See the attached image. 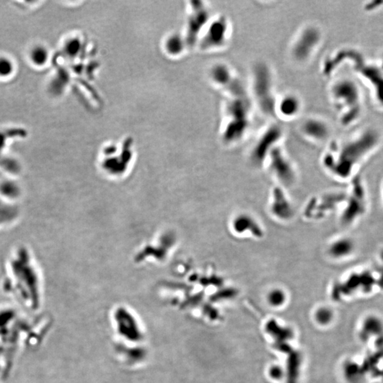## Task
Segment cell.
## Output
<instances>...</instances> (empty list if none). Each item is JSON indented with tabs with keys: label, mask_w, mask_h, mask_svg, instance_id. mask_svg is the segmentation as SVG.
<instances>
[{
	"label": "cell",
	"mask_w": 383,
	"mask_h": 383,
	"mask_svg": "<svg viewBox=\"0 0 383 383\" xmlns=\"http://www.w3.org/2000/svg\"><path fill=\"white\" fill-rule=\"evenodd\" d=\"M349 68L375 108L383 113V70L377 62L373 61L364 53L351 46H343L329 55L322 65V73L329 78L341 68Z\"/></svg>",
	"instance_id": "cell-1"
},
{
	"label": "cell",
	"mask_w": 383,
	"mask_h": 383,
	"mask_svg": "<svg viewBox=\"0 0 383 383\" xmlns=\"http://www.w3.org/2000/svg\"><path fill=\"white\" fill-rule=\"evenodd\" d=\"M329 80L327 96L338 121L346 128L355 126L365 114L364 88L352 75L336 73Z\"/></svg>",
	"instance_id": "cell-2"
},
{
	"label": "cell",
	"mask_w": 383,
	"mask_h": 383,
	"mask_svg": "<svg viewBox=\"0 0 383 383\" xmlns=\"http://www.w3.org/2000/svg\"><path fill=\"white\" fill-rule=\"evenodd\" d=\"M220 133L226 144L239 143L252 127L253 106L249 96L225 98Z\"/></svg>",
	"instance_id": "cell-3"
},
{
	"label": "cell",
	"mask_w": 383,
	"mask_h": 383,
	"mask_svg": "<svg viewBox=\"0 0 383 383\" xmlns=\"http://www.w3.org/2000/svg\"><path fill=\"white\" fill-rule=\"evenodd\" d=\"M249 98L264 116L275 119L276 93L275 75L265 62H257L253 66L248 90Z\"/></svg>",
	"instance_id": "cell-4"
},
{
	"label": "cell",
	"mask_w": 383,
	"mask_h": 383,
	"mask_svg": "<svg viewBox=\"0 0 383 383\" xmlns=\"http://www.w3.org/2000/svg\"><path fill=\"white\" fill-rule=\"evenodd\" d=\"M324 38V32L319 25L305 23L291 40L288 48L290 59L299 66L308 64L320 50Z\"/></svg>",
	"instance_id": "cell-5"
},
{
	"label": "cell",
	"mask_w": 383,
	"mask_h": 383,
	"mask_svg": "<svg viewBox=\"0 0 383 383\" xmlns=\"http://www.w3.org/2000/svg\"><path fill=\"white\" fill-rule=\"evenodd\" d=\"M233 26L228 16L215 15L205 26L197 39L196 47L203 53H217L225 51L232 41Z\"/></svg>",
	"instance_id": "cell-6"
},
{
	"label": "cell",
	"mask_w": 383,
	"mask_h": 383,
	"mask_svg": "<svg viewBox=\"0 0 383 383\" xmlns=\"http://www.w3.org/2000/svg\"><path fill=\"white\" fill-rule=\"evenodd\" d=\"M207 78L211 85L225 98L249 96L248 89L244 86L237 72L226 62L213 63L208 69Z\"/></svg>",
	"instance_id": "cell-7"
},
{
	"label": "cell",
	"mask_w": 383,
	"mask_h": 383,
	"mask_svg": "<svg viewBox=\"0 0 383 383\" xmlns=\"http://www.w3.org/2000/svg\"><path fill=\"white\" fill-rule=\"evenodd\" d=\"M210 6L205 1H192L187 10L185 35L190 48L195 47L197 39L212 19Z\"/></svg>",
	"instance_id": "cell-8"
},
{
	"label": "cell",
	"mask_w": 383,
	"mask_h": 383,
	"mask_svg": "<svg viewBox=\"0 0 383 383\" xmlns=\"http://www.w3.org/2000/svg\"><path fill=\"white\" fill-rule=\"evenodd\" d=\"M283 131L278 125L275 123L267 125L262 128L256 143L253 150V160L257 163H261L268 156L272 150L277 146V143L282 139Z\"/></svg>",
	"instance_id": "cell-9"
},
{
	"label": "cell",
	"mask_w": 383,
	"mask_h": 383,
	"mask_svg": "<svg viewBox=\"0 0 383 383\" xmlns=\"http://www.w3.org/2000/svg\"><path fill=\"white\" fill-rule=\"evenodd\" d=\"M298 131L299 134L309 141L322 143L329 138L332 128L329 122L322 117L311 116L300 122Z\"/></svg>",
	"instance_id": "cell-10"
},
{
	"label": "cell",
	"mask_w": 383,
	"mask_h": 383,
	"mask_svg": "<svg viewBox=\"0 0 383 383\" xmlns=\"http://www.w3.org/2000/svg\"><path fill=\"white\" fill-rule=\"evenodd\" d=\"M303 109L302 99L297 94L287 92L278 95L275 105V119L292 121L299 117Z\"/></svg>",
	"instance_id": "cell-11"
},
{
	"label": "cell",
	"mask_w": 383,
	"mask_h": 383,
	"mask_svg": "<svg viewBox=\"0 0 383 383\" xmlns=\"http://www.w3.org/2000/svg\"><path fill=\"white\" fill-rule=\"evenodd\" d=\"M162 50L166 56L171 58H180L190 48L185 35L182 33H169L161 43Z\"/></svg>",
	"instance_id": "cell-12"
},
{
	"label": "cell",
	"mask_w": 383,
	"mask_h": 383,
	"mask_svg": "<svg viewBox=\"0 0 383 383\" xmlns=\"http://www.w3.org/2000/svg\"><path fill=\"white\" fill-rule=\"evenodd\" d=\"M27 61L36 69H43L52 61L51 50L43 43H36L28 48Z\"/></svg>",
	"instance_id": "cell-13"
},
{
	"label": "cell",
	"mask_w": 383,
	"mask_h": 383,
	"mask_svg": "<svg viewBox=\"0 0 383 383\" xmlns=\"http://www.w3.org/2000/svg\"><path fill=\"white\" fill-rule=\"evenodd\" d=\"M267 157L270 158L271 167L277 175L283 180H290L293 175L292 167L280 147H275Z\"/></svg>",
	"instance_id": "cell-14"
},
{
	"label": "cell",
	"mask_w": 383,
	"mask_h": 383,
	"mask_svg": "<svg viewBox=\"0 0 383 383\" xmlns=\"http://www.w3.org/2000/svg\"><path fill=\"white\" fill-rule=\"evenodd\" d=\"M83 43L79 36H70L65 38L61 46L63 58L67 60H74L80 53Z\"/></svg>",
	"instance_id": "cell-15"
},
{
	"label": "cell",
	"mask_w": 383,
	"mask_h": 383,
	"mask_svg": "<svg viewBox=\"0 0 383 383\" xmlns=\"http://www.w3.org/2000/svg\"><path fill=\"white\" fill-rule=\"evenodd\" d=\"M17 72V65L11 56L0 54V80L11 79Z\"/></svg>",
	"instance_id": "cell-16"
},
{
	"label": "cell",
	"mask_w": 383,
	"mask_h": 383,
	"mask_svg": "<svg viewBox=\"0 0 383 383\" xmlns=\"http://www.w3.org/2000/svg\"><path fill=\"white\" fill-rule=\"evenodd\" d=\"M351 249V245L349 241L341 240L334 244L330 249V252L334 257L344 256V255L350 252Z\"/></svg>",
	"instance_id": "cell-17"
},
{
	"label": "cell",
	"mask_w": 383,
	"mask_h": 383,
	"mask_svg": "<svg viewBox=\"0 0 383 383\" xmlns=\"http://www.w3.org/2000/svg\"><path fill=\"white\" fill-rule=\"evenodd\" d=\"M283 297V294L279 290L273 291L269 294V299L272 304H280L281 302H282Z\"/></svg>",
	"instance_id": "cell-18"
},
{
	"label": "cell",
	"mask_w": 383,
	"mask_h": 383,
	"mask_svg": "<svg viewBox=\"0 0 383 383\" xmlns=\"http://www.w3.org/2000/svg\"><path fill=\"white\" fill-rule=\"evenodd\" d=\"M376 62H377L378 64H379L380 67L383 70V53L381 58H380V59L376 61Z\"/></svg>",
	"instance_id": "cell-19"
}]
</instances>
